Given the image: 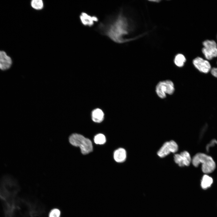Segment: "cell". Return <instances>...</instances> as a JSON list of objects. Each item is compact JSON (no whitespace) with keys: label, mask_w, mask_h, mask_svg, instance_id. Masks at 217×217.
Wrapping results in <instances>:
<instances>
[{"label":"cell","mask_w":217,"mask_h":217,"mask_svg":"<svg viewBox=\"0 0 217 217\" xmlns=\"http://www.w3.org/2000/svg\"><path fill=\"white\" fill-rule=\"evenodd\" d=\"M213 183L212 178L207 175H204L202 178L201 181V186L202 188L206 189L209 187Z\"/></svg>","instance_id":"obj_13"},{"label":"cell","mask_w":217,"mask_h":217,"mask_svg":"<svg viewBox=\"0 0 217 217\" xmlns=\"http://www.w3.org/2000/svg\"><path fill=\"white\" fill-rule=\"evenodd\" d=\"M80 18L83 25L89 26L93 25L95 21L96 22L98 20L96 17L91 16L84 12L81 13L80 16Z\"/></svg>","instance_id":"obj_10"},{"label":"cell","mask_w":217,"mask_h":217,"mask_svg":"<svg viewBox=\"0 0 217 217\" xmlns=\"http://www.w3.org/2000/svg\"><path fill=\"white\" fill-rule=\"evenodd\" d=\"M126 157V151L123 148H119L115 150L114 153V159L117 162H124L125 160Z\"/></svg>","instance_id":"obj_11"},{"label":"cell","mask_w":217,"mask_h":217,"mask_svg":"<svg viewBox=\"0 0 217 217\" xmlns=\"http://www.w3.org/2000/svg\"><path fill=\"white\" fill-rule=\"evenodd\" d=\"M178 149L177 143L174 140L165 142L157 152L158 156L163 158L168 155L170 153H175Z\"/></svg>","instance_id":"obj_6"},{"label":"cell","mask_w":217,"mask_h":217,"mask_svg":"<svg viewBox=\"0 0 217 217\" xmlns=\"http://www.w3.org/2000/svg\"><path fill=\"white\" fill-rule=\"evenodd\" d=\"M68 140L70 144L73 146L79 147L83 154H87L93 150L91 140L80 134H72L69 136Z\"/></svg>","instance_id":"obj_3"},{"label":"cell","mask_w":217,"mask_h":217,"mask_svg":"<svg viewBox=\"0 0 217 217\" xmlns=\"http://www.w3.org/2000/svg\"><path fill=\"white\" fill-rule=\"evenodd\" d=\"M174 160L179 166H188L190 164L191 159L189 153L186 151L176 154L174 156Z\"/></svg>","instance_id":"obj_8"},{"label":"cell","mask_w":217,"mask_h":217,"mask_svg":"<svg viewBox=\"0 0 217 217\" xmlns=\"http://www.w3.org/2000/svg\"><path fill=\"white\" fill-rule=\"evenodd\" d=\"M12 64L11 57L5 51L0 50V69L2 70H7L11 67Z\"/></svg>","instance_id":"obj_9"},{"label":"cell","mask_w":217,"mask_h":217,"mask_svg":"<svg viewBox=\"0 0 217 217\" xmlns=\"http://www.w3.org/2000/svg\"><path fill=\"white\" fill-rule=\"evenodd\" d=\"M31 5L33 9L39 10L43 8L44 4L42 0H33L31 1Z\"/></svg>","instance_id":"obj_15"},{"label":"cell","mask_w":217,"mask_h":217,"mask_svg":"<svg viewBox=\"0 0 217 217\" xmlns=\"http://www.w3.org/2000/svg\"><path fill=\"white\" fill-rule=\"evenodd\" d=\"M129 26L127 19L120 14L109 27L106 34L113 41L118 43L126 41L123 37L128 33Z\"/></svg>","instance_id":"obj_1"},{"label":"cell","mask_w":217,"mask_h":217,"mask_svg":"<svg viewBox=\"0 0 217 217\" xmlns=\"http://www.w3.org/2000/svg\"><path fill=\"white\" fill-rule=\"evenodd\" d=\"M104 117V113L99 108H96L93 110L92 112V119L95 122H101L103 120Z\"/></svg>","instance_id":"obj_12"},{"label":"cell","mask_w":217,"mask_h":217,"mask_svg":"<svg viewBox=\"0 0 217 217\" xmlns=\"http://www.w3.org/2000/svg\"><path fill=\"white\" fill-rule=\"evenodd\" d=\"M186 58L182 54H179L177 55L174 59V63L178 67H181L183 66L186 61Z\"/></svg>","instance_id":"obj_14"},{"label":"cell","mask_w":217,"mask_h":217,"mask_svg":"<svg viewBox=\"0 0 217 217\" xmlns=\"http://www.w3.org/2000/svg\"><path fill=\"white\" fill-rule=\"evenodd\" d=\"M193 165L196 167L202 164V170L205 174L212 172L215 170L216 165L212 158L205 154L199 153L196 154L192 160Z\"/></svg>","instance_id":"obj_2"},{"label":"cell","mask_w":217,"mask_h":217,"mask_svg":"<svg viewBox=\"0 0 217 217\" xmlns=\"http://www.w3.org/2000/svg\"><path fill=\"white\" fill-rule=\"evenodd\" d=\"M203 44L202 52L206 59L210 60L217 57V44L215 41L206 40Z\"/></svg>","instance_id":"obj_5"},{"label":"cell","mask_w":217,"mask_h":217,"mask_svg":"<svg viewBox=\"0 0 217 217\" xmlns=\"http://www.w3.org/2000/svg\"><path fill=\"white\" fill-rule=\"evenodd\" d=\"M210 72L213 76L217 78V67H213L212 68Z\"/></svg>","instance_id":"obj_18"},{"label":"cell","mask_w":217,"mask_h":217,"mask_svg":"<svg viewBox=\"0 0 217 217\" xmlns=\"http://www.w3.org/2000/svg\"><path fill=\"white\" fill-rule=\"evenodd\" d=\"M60 211L57 209H52L49 214V217H60Z\"/></svg>","instance_id":"obj_17"},{"label":"cell","mask_w":217,"mask_h":217,"mask_svg":"<svg viewBox=\"0 0 217 217\" xmlns=\"http://www.w3.org/2000/svg\"><path fill=\"white\" fill-rule=\"evenodd\" d=\"M106 140L105 136L101 134L96 135L94 138V142L96 144H104L105 143Z\"/></svg>","instance_id":"obj_16"},{"label":"cell","mask_w":217,"mask_h":217,"mask_svg":"<svg viewBox=\"0 0 217 217\" xmlns=\"http://www.w3.org/2000/svg\"><path fill=\"white\" fill-rule=\"evenodd\" d=\"M175 91L174 86L173 82L169 80L159 82L156 86V91L158 96L161 99L166 97V94L171 95Z\"/></svg>","instance_id":"obj_4"},{"label":"cell","mask_w":217,"mask_h":217,"mask_svg":"<svg viewBox=\"0 0 217 217\" xmlns=\"http://www.w3.org/2000/svg\"><path fill=\"white\" fill-rule=\"evenodd\" d=\"M193 63L196 68L200 72L205 74L210 72L212 68L209 62L200 57H198L194 59Z\"/></svg>","instance_id":"obj_7"}]
</instances>
